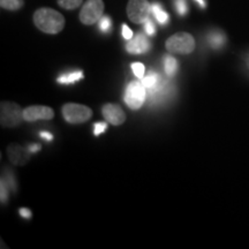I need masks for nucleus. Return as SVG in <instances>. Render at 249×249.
I'll list each match as a JSON object with an SVG mask.
<instances>
[{"label":"nucleus","instance_id":"22","mask_svg":"<svg viewBox=\"0 0 249 249\" xmlns=\"http://www.w3.org/2000/svg\"><path fill=\"white\" fill-rule=\"evenodd\" d=\"M144 31L148 36H155L156 35V27L154 21L151 20V18H149L144 22Z\"/></svg>","mask_w":249,"mask_h":249},{"label":"nucleus","instance_id":"4","mask_svg":"<svg viewBox=\"0 0 249 249\" xmlns=\"http://www.w3.org/2000/svg\"><path fill=\"white\" fill-rule=\"evenodd\" d=\"M147 97V89L142 85L141 81H132L127 86L124 91V101L130 110H139Z\"/></svg>","mask_w":249,"mask_h":249},{"label":"nucleus","instance_id":"6","mask_svg":"<svg viewBox=\"0 0 249 249\" xmlns=\"http://www.w3.org/2000/svg\"><path fill=\"white\" fill-rule=\"evenodd\" d=\"M127 15L133 23H144L151 15V4L148 0H129Z\"/></svg>","mask_w":249,"mask_h":249},{"label":"nucleus","instance_id":"14","mask_svg":"<svg viewBox=\"0 0 249 249\" xmlns=\"http://www.w3.org/2000/svg\"><path fill=\"white\" fill-rule=\"evenodd\" d=\"M208 42H209L211 48L219 49V48H222L224 44H225L226 36L219 30L213 31V33H210L209 36H208Z\"/></svg>","mask_w":249,"mask_h":249},{"label":"nucleus","instance_id":"26","mask_svg":"<svg viewBox=\"0 0 249 249\" xmlns=\"http://www.w3.org/2000/svg\"><path fill=\"white\" fill-rule=\"evenodd\" d=\"M28 149H29V151L31 152V154H36V152H38L40 150V145L39 144H31L28 147Z\"/></svg>","mask_w":249,"mask_h":249},{"label":"nucleus","instance_id":"25","mask_svg":"<svg viewBox=\"0 0 249 249\" xmlns=\"http://www.w3.org/2000/svg\"><path fill=\"white\" fill-rule=\"evenodd\" d=\"M123 37L124 39L129 40L132 39L134 35H133V31L130 30V28L127 26V24H123Z\"/></svg>","mask_w":249,"mask_h":249},{"label":"nucleus","instance_id":"2","mask_svg":"<svg viewBox=\"0 0 249 249\" xmlns=\"http://www.w3.org/2000/svg\"><path fill=\"white\" fill-rule=\"evenodd\" d=\"M165 48L170 53L189 54L195 49V39L188 33H177L166 40Z\"/></svg>","mask_w":249,"mask_h":249},{"label":"nucleus","instance_id":"17","mask_svg":"<svg viewBox=\"0 0 249 249\" xmlns=\"http://www.w3.org/2000/svg\"><path fill=\"white\" fill-rule=\"evenodd\" d=\"M23 0H0L1 8L7 9V11H18L23 7Z\"/></svg>","mask_w":249,"mask_h":249},{"label":"nucleus","instance_id":"23","mask_svg":"<svg viewBox=\"0 0 249 249\" xmlns=\"http://www.w3.org/2000/svg\"><path fill=\"white\" fill-rule=\"evenodd\" d=\"M107 129V123L95 124V126H93V134H95L96 136H98V135H101L102 133H104Z\"/></svg>","mask_w":249,"mask_h":249},{"label":"nucleus","instance_id":"7","mask_svg":"<svg viewBox=\"0 0 249 249\" xmlns=\"http://www.w3.org/2000/svg\"><path fill=\"white\" fill-rule=\"evenodd\" d=\"M104 8L103 0H88L80 12V21L86 26L98 22L104 14Z\"/></svg>","mask_w":249,"mask_h":249},{"label":"nucleus","instance_id":"27","mask_svg":"<svg viewBox=\"0 0 249 249\" xmlns=\"http://www.w3.org/2000/svg\"><path fill=\"white\" fill-rule=\"evenodd\" d=\"M20 214L24 218H30L31 217V211L28 210L27 208H22V209L20 210Z\"/></svg>","mask_w":249,"mask_h":249},{"label":"nucleus","instance_id":"29","mask_svg":"<svg viewBox=\"0 0 249 249\" xmlns=\"http://www.w3.org/2000/svg\"><path fill=\"white\" fill-rule=\"evenodd\" d=\"M195 1H196V2H197V4H198V5H200L202 8H204V7H205V6H207V4H205V0H195Z\"/></svg>","mask_w":249,"mask_h":249},{"label":"nucleus","instance_id":"19","mask_svg":"<svg viewBox=\"0 0 249 249\" xmlns=\"http://www.w3.org/2000/svg\"><path fill=\"white\" fill-rule=\"evenodd\" d=\"M111 26H112L111 18L107 17V15H103L101 20L98 21V28L102 33H107V31H110Z\"/></svg>","mask_w":249,"mask_h":249},{"label":"nucleus","instance_id":"9","mask_svg":"<svg viewBox=\"0 0 249 249\" xmlns=\"http://www.w3.org/2000/svg\"><path fill=\"white\" fill-rule=\"evenodd\" d=\"M102 113L105 120L114 126H120L126 121V114L117 104H105L102 108Z\"/></svg>","mask_w":249,"mask_h":249},{"label":"nucleus","instance_id":"18","mask_svg":"<svg viewBox=\"0 0 249 249\" xmlns=\"http://www.w3.org/2000/svg\"><path fill=\"white\" fill-rule=\"evenodd\" d=\"M82 1L83 0H58V5L64 9L71 11V9H76L81 6Z\"/></svg>","mask_w":249,"mask_h":249},{"label":"nucleus","instance_id":"13","mask_svg":"<svg viewBox=\"0 0 249 249\" xmlns=\"http://www.w3.org/2000/svg\"><path fill=\"white\" fill-rule=\"evenodd\" d=\"M151 14L154 15L157 22L160 24H166L170 21V17L166 12L161 8V6L157 2L151 5Z\"/></svg>","mask_w":249,"mask_h":249},{"label":"nucleus","instance_id":"8","mask_svg":"<svg viewBox=\"0 0 249 249\" xmlns=\"http://www.w3.org/2000/svg\"><path fill=\"white\" fill-rule=\"evenodd\" d=\"M23 118L26 121L51 120L54 118V111L44 105H31L23 110Z\"/></svg>","mask_w":249,"mask_h":249},{"label":"nucleus","instance_id":"10","mask_svg":"<svg viewBox=\"0 0 249 249\" xmlns=\"http://www.w3.org/2000/svg\"><path fill=\"white\" fill-rule=\"evenodd\" d=\"M151 44L147 38V36L143 35L142 33L136 34L132 39H129V42L127 43L126 50L127 52L130 54H142L147 53L150 50Z\"/></svg>","mask_w":249,"mask_h":249},{"label":"nucleus","instance_id":"12","mask_svg":"<svg viewBox=\"0 0 249 249\" xmlns=\"http://www.w3.org/2000/svg\"><path fill=\"white\" fill-rule=\"evenodd\" d=\"M161 81L163 80L160 79V76L158 75L157 73H155V71H150L147 76L143 77L141 82L142 85L144 86V88L147 89L148 91H150V90H154L157 88V87L160 85Z\"/></svg>","mask_w":249,"mask_h":249},{"label":"nucleus","instance_id":"24","mask_svg":"<svg viewBox=\"0 0 249 249\" xmlns=\"http://www.w3.org/2000/svg\"><path fill=\"white\" fill-rule=\"evenodd\" d=\"M7 183L4 179L1 180V203H5L8 198V194H7Z\"/></svg>","mask_w":249,"mask_h":249},{"label":"nucleus","instance_id":"3","mask_svg":"<svg viewBox=\"0 0 249 249\" xmlns=\"http://www.w3.org/2000/svg\"><path fill=\"white\" fill-rule=\"evenodd\" d=\"M24 120L23 110L17 103L2 102L0 107V123L2 127L13 128Z\"/></svg>","mask_w":249,"mask_h":249},{"label":"nucleus","instance_id":"11","mask_svg":"<svg viewBox=\"0 0 249 249\" xmlns=\"http://www.w3.org/2000/svg\"><path fill=\"white\" fill-rule=\"evenodd\" d=\"M7 155L9 160L12 161L14 165H24L28 163V160H30L31 152L29 151V149L21 147L18 144H11L7 148Z\"/></svg>","mask_w":249,"mask_h":249},{"label":"nucleus","instance_id":"15","mask_svg":"<svg viewBox=\"0 0 249 249\" xmlns=\"http://www.w3.org/2000/svg\"><path fill=\"white\" fill-rule=\"evenodd\" d=\"M178 61H177L176 58L171 57V55H165L164 57V68L165 73H166L167 76H173L174 74L178 71Z\"/></svg>","mask_w":249,"mask_h":249},{"label":"nucleus","instance_id":"5","mask_svg":"<svg viewBox=\"0 0 249 249\" xmlns=\"http://www.w3.org/2000/svg\"><path fill=\"white\" fill-rule=\"evenodd\" d=\"M62 117L70 124H83L92 117V110L86 105L67 103L61 108Z\"/></svg>","mask_w":249,"mask_h":249},{"label":"nucleus","instance_id":"16","mask_svg":"<svg viewBox=\"0 0 249 249\" xmlns=\"http://www.w3.org/2000/svg\"><path fill=\"white\" fill-rule=\"evenodd\" d=\"M83 79V73L82 71H76L70 74H64V75L58 77V82L61 85H71V83L76 82Z\"/></svg>","mask_w":249,"mask_h":249},{"label":"nucleus","instance_id":"21","mask_svg":"<svg viewBox=\"0 0 249 249\" xmlns=\"http://www.w3.org/2000/svg\"><path fill=\"white\" fill-rule=\"evenodd\" d=\"M132 70L136 77H139V79H143V76H144V71H145L144 65L141 64V62H134V64H132Z\"/></svg>","mask_w":249,"mask_h":249},{"label":"nucleus","instance_id":"1","mask_svg":"<svg viewBox=\"0 0 249 249\" xmlns=\"http://www.w3.org/2000/svg\"><path fill=\"white\" fill-rule=\"evenodd\" d=\"M34 23L40 31L50 35L60 33L65 27L64 15L52 8H39L34 14Z\"/></svg>","mask_w":249,"mask_h":249},{"label":"nucleus","instance_id":"28","mask_svg":"<svg viewBox=\"0 0 249 249\" xmlns=\"http://www.w3.org/2000/svg\"><path fill=\"white\" fill-rule=\"evenodd\" d=\"M40 138L45 139L46 141H52L53 136H52V134H50L48 132H40Z\"/></svg>","mask_w":249,"mask_h":249},{"label":"nucleus","instance_id":"20","mask_svg":"<svg viewBox=\"0 0 249 249\" xmlns=\"http://www.w3.org/2000/svg\"><path fill=\"white\" fill-rule=\"evenodd\" d=\"M174 6H176V9L179 15H186L187 12H188L187 0H174Z\"/></svg>","mask_w":249,"mask_h":249}]
</instances>
